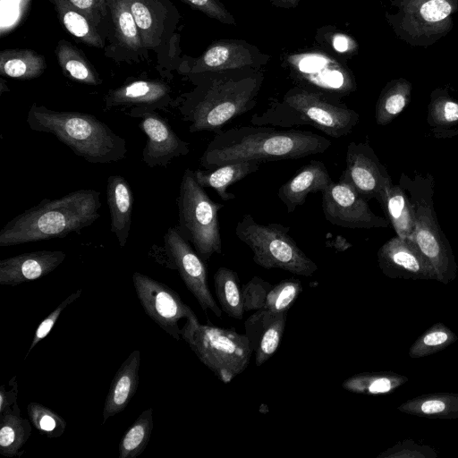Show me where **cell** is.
I'll return each instance as SVG.
<instances>
[{"mask_svg":"<svg viewBox=\"0 0 458 458\" xmlns=\"http://www.w3.org/2000/svg\"><path fill=\"white\" fill-rule=\"evenodd\" d=\"M194 88L174 102L191 133H215L253 109L264 81L262 70L241 69L187 75Z\"/></svg>","mask_w":458,"mask_h":458,"instance_id":"cell-1","label":"cell"},{"mask_svg":"<svg viewBox=\"0 0 458 458\" xmlns=\"http://www.w3.org/2000/svg\"><path fill=\"white\" fill-rule=\"evenodd\" d=\"M331 144L330 140L309 131L244 125L216 132L199 163L203 168L212 169L233 162L297 159L322 154Z\"/></svg>","mask_w":458,"mask_h":458,"instance_id":"cell-2","label":"cell"},{"mask_svg":"<svg viewBox=\"0 0 458 458\" xmlns=\"http://www.w3.org/2000/svg\"><path fill=\"white\" fill-rule=\"evenodd\" d=\"M100 192L80 189L58 199H44L7 222L0 230V246L10 247L80 233L100 216Z\"/></svg>","mask_w":458,"mask_h":458,"instance_id":"cell-3","label":"cell"},{"mask_svg":"<svg viewBox=\"0 0 458 458\" xmlns=\"http://www.w3.org/2000/svg\"><path fill=\"white\" fill-rule=\"evenodd\" d=\"M29 128L53 134L75 155L92 164L123 159L126 141L95 115L77 111H56L35 103L27 114Z\"/></svg>","mask_w":458,"mask_h":458,"instance_id":"cell-4","label":"cell"},{"mask_svg":"<svg viewBox=\"0 0 458 458\" xmlns=\"http://www.w3.org/2000/svg\"><path fill=\"white\" fill-rule=\"evenodd\" d=\"M359 120V114L340 98L296 85L281 99H272L263 113L253 114L250 123L284 128L309 125L330 137L341 138L350 134Z\"/></svg>","mask_w":458,"mask_h":458,"instance_id":"cell-5","label":"cell"},{"mask_svg":"<svg viewBox=\"0 0 458 458\" xmlns=\"http://www.w3.org/2000/svg\"><path fill=\"white\" fill-rule=\"evenodd\" d=\"M398 183L409 196L412 208L415 226L413 241L433 265L437 277L444 279L452 276L456 264L434 208V177L430 174H416L411 177L402 173Z\"/></svg>","mask_w":458,"mask_h":458,"instance_id":"cell-6","label":"cell"},{"mask_svg":"<svg viewBox=\"0 0 458 458\" xmlns=\"http://www.w3.org/2000/svg\"><path fill=\"white\" fill-rule=\"evenodd\" d=\"M289 232L290 227L282 224H259L250 214L244 215L235 226V235L250 249L253 261L259 267L311 276L318 265L298 246Z\"/></svg>","mask_w":458,"mask_h":458,"instance_id":"cell-7","label":"cell"},{"mask_svg":"<svg viewBox=\"0 0 458 458\" xmlns=\"http://www.w3.org/2000/svg\"><path fill=\"white\" fill-rule=\"evenodd\" d=\"M181 336L199 360L225 384L247 369L253 353L246 335L200 324L197 317L185 321Z\"/></svg>","mask_w":458,"mask_h":458,"instance_id":"cell-8","label":"cell"},{"mask_svg":"<svg viewBox=\"0 0 458 458\" xmlns=\"http://www.w3.org/2000/svg\"><path fill=\"white\" fill-rule=\"evenodd\" d=\"M199 184L194 171L182 174L177 197L178 225L175 226L205 261L222 253L218 214L224 204L215 202Z\"/></svg>","mask_w":458,"mask_h":458,"instance_id":"cell-9","label":"cell"},{"mask_svg":"<svg viewBox=\"0 0 458 458\" xmlns=\"http://www.w3.org/2000/svg\"><path fill=\"white\" fill-rule=\"evenodd\" d=\"M396 9L386 13L395 36L411 47H428L454 28L458 0H388Z\"/></svg>","mask_w":458,"mask_h":458,"instance_id":"cell-10","label":"cell"},{"mask_svg":"<svg viewBox=\"0 0 458 458\" xmlns=\"http://www.w3.org/2000/svg\"><path fill=\"white\" fill-rule=\"evenodd\" d=\"M282 65L297 86L341 98L357 89L355 76L344 61L321 47L282 55Z\"/></svg>","mask_w":458,"mask_h":458,"instance_id":"cell-11","label":"cell"},{"mask_svg":"<svg viewBox=\"0 0 458 458\" xmlns=\"http://www.w3.org/2000/svg\"><path fill=\"white\" fill-rule=\"evenodd\" d=\"M161 250L165 255V266L178 271L185 286L195 297L203 311L207 314L209 310L220 318L223 310L209 290L205 260L182 236L175 226L167 229Z\"/></svg>","mask_w":458,"mask_h":458,"instance_id":"cell-12","label":"cell"},{"mask_svg":"<svg viewBox=\"0 0 458 458\" xmlns=\"http://www.w3.org/2000/svg\"><path fill=\"white\" fill-rule=\"evenodd\" d=\"M132 282L136 295L148 318L170 336L179 341L182 319L196 318L194 311L168 285L140 272H134Z\"/></svg>","mask_w":458,"mask_h":458,"instance_id":"cell-13","label":"cell"},{"mask_svg":"<svg viewBox=\"0 0 458 458\" xmlns=\"http://www.w3.org/2000/svg\"><path fill=\"white\" fill-rule=\"evenodd\" d=\"M269 59L268 55L245 40L220 39L212 42L200 56L182 58L178 71L189 75L228 70H262Z\"/></svg>","mask_w":458,"mask_h":458,"instance_id":"cell-14","label":"cell"},{"mask_svg":"<svg viewBox=\"0 0 458 458\" xmlns=\"http://www.w3.org/2000/svg\"><path fill=\"white\" fill-rule=\"evenodd\" d=\"M321 193L324 216L334 225L350 229L389 226L386 218L377 216L368 200L344 182H332Z\"/></svg>","mask_w":458,"mask_h":458,"instance_id":"cell-15","label":"cell"},{"mask_svg":"<svg viewBox=\"0 0 458 458\" xmlns=\"http://www.w3.org/2000/svg\"><path fill=\"white\" fill-rule=\"evenodd\" d=\"M340 181L351 185L367 200L377 199L392 181L386 167L366 142L352 141L345 155V168Z\"/></svg>","mask_w":458,"mask_h":458,"instance_id":"cell-16","label":"cell"},{"mask_svg":"<svg viewBox=\"0 0 458 458\" xmlns=\"http://www.w3.org/2000/svg\"><path fill=\"white\" fill-rule=\"evenodd\" d=\"M140 118L139 127L147 137L142 161L148 167L166 166L174 158L190 153V144L157 111H148Z\"/></svg>","mask_w":458,"mask_h":458,"instance_id":"cell-17","label":"cell"},{"mask_svg":"<svg viewBox=\"0 0 458 458\" xmlns=\"http://www.w3.org/2000/svg\"><path fill=\"white\" fill-rule=\"evenodd\" d=\"M171 88L159 80H138L108 91L105 108L131 107L129 115L140 118L148 111L165 109L174 104Z\"/></svg>","mask_w":458,"mask_h":458,"instance_id":"cell-18","label":"cell"},{"mask_svg":"<svg viewBox=\"0 0 458 458\" xmlns=\"http://www.w3.org/2000/svg\"><path fill=\"white\" fill-rule=\"evenodd\" d=\"M138 26L144 50H155L171 38L179 15L168 0H125Z\"/></svg>","mask_w":458,"mask_h":458,"instance_id":"cell-19","label":"cell"},{"mask_svg":"<svg viewBox=\"0 0 458 458\" xmlns=\"http://www.w3.org/2000/svg\"><path fill=\"white\" fill-rule=\"evenodd\" d=\"M378 264L388 276L428 277L437 276L431 262L412 239L395 235L386 242L377 251Z\"/></svg>","mask_w":458,"mask_h":458,"instance_id":"cell-20","label":"cell"},{"mask_svg":"<svg viewBox=\"0 0 458 458\" xmlns=\"http://www.w3.org/2000/svg\"><path fill=\"white\" fill-rule=\"evenodd\" d=\"M62 250H38L0 260V284L16 286L39 279L59 267L65 259Z\"/></svg>","mask_w":458,"mask_h":458,"instance_id":"cell-21","label":"cell"},{"mask_svg":"<svg viewBox=\"0 0 458 458\" xmlns=\"http://www.w3.org/2000/svg\"><path fill=\"white\" fill-rule=\"evenodd\" d=\"M287 312L256 310L244 322L245 335L255 356V364L261 366L277 351L286 324Z\"/></svg>","mask_w":458,"mask_h":458,"instance_id":"cell-22","label":"cell"},{"mask_svg":"<svg viewBox=\"0 0 458 458\" xmlns=\"http://www.w3.org/2000/svg\"><path fill=\"white\" fill-rule=\"evenodd\" d=\"M327 166L321 161L311 160L301 166L294 175L280 186L277 196L288 213L305 203L310 193L327 189L332 182Z\"/></svg>","mask_w":458,"mask_h":458,"instance_id":"cell-23","label":"cell"},{"mask_svg":"<svg viewBox=\"0 0 458 458\" xmlns=\"http://www.w3.org/2000/svg\"><path fill=\"white\" fill-rule=\"evenodd\" d=\"M140 352L134 350L116 371L107 392L102 413V423L122 412L137 392Z\"/></svg>","mask_w":458,"mask_h":458,"instance_id":"cell-24","label":"cell"},{"mask_svg":"<svg viewBox=\"0 0 458 458\" xmlns=\"http://www.w3.org/2000/svg\"><path fill=\"white\" fill-rule=\"evenodd\" d=\"M106 200L111 217V232L120 247L128 241L131 225L133 196L128 181L120 174L110 175L106 184Z\"/></svg>","mask_w":458,"mask_h":458,"instance_id":"cell-25","label":"cell"},{"mask_svg":"<svg viewBox=\"0 0 458 458\" xmlns=\"http://www.w3.org/2000/svg\"><path fill=\"white\" fill-rule=\"evenodd\" d=\"M377 200L396 235L413 240L415 226L412 208L409 196L399 183L391 182L387 184Z\"/></svg>","mask_w":458,"mask_h":458,"instance_id":"cell-26","label":"cell"},{"mask_svg":"<svg viewBox=\"0 0 458 458\" xmlns=\"http://www.w3.org/2000/svg\"><path fill=\"white\" fill-rule=\"evenodd\" d=\"M427 123L437 139L458 135V98L446 88H437L429 95Z\"/></svg>","mask_w":458,"mask_h":458,"instance_id":"cell-27","label":"cell"},{"mask_svg":"<svg viewBox=\"0 0 458 458\" xmlns=\"http://www.w3.org/2000/svg\"><path fill=\"white\" fill-rule=\"evenodd\" d=\"M259 165L257 161L233 162L212 169H197L194 176L199 185L213 189L221 199L227 201L235 198L233 193L227 191V188L258 171Z\"/></svg>","mask_w":458,"mask_h":458,"instance_id":"cell-28","label":"cell"},{"mask_svg":"<svg viewBox=\"0 0 458 458\" xmlns=\"http://www.w3.org/2000/svg\"><path fill=\"white\" fill-rule=\"evenodd\" d=\"M30 420L21 415L18 403L0 414V454L8 458L20 457L31 435Z\"/></svg>","mask_w":458,"mask_h":458,"instance_id":"cell-29","label":"cell"},{"mask_svg":"<svg viewBox=\"0 0 458 458\" xmlns=\"http://www.w3.org/2000/svg\"><path fill=\"white\" fill-rule=\"evenodd\" d=\"M64 27L84 44L102 48L104 35L99 28L70 0H50Z\"/></svg>","mask_w":458,"mask_h":458,"instance_id":"cell-30","label":"cell"},{"mask_svg":"<svg viewBox=\"0 0 458 458\" xmlns=\"http://www.w3.org/2000/svg\"><path fill=\"white\" fill-rule=\"evenodd\" d=\"M412 85L404 78L393 79L382 89L375 107L377 125L392 123L409 105Z\"/></svg>","mask_w":458,"mask_h":458,"instance_id":"cell-31","label":"cell"},{"mask_svg":"<svg viewBox=\"0 0 458 458\" xmlns=\"http://www.w3.org/2000/svg\"><path fill=\"white\" fill-rule=\"evenodd\" d=\"M47 68L45 56L32 49H5L0 53V73L18 80L39 77Z\"/></svg>","mask_w":458,"mask_h":458,"instance_id":"cell-32","label":"cell"},{"mask_svg":"<svg viewBox=\"0 0 458 458\" xmlns=\"http://www.w3.org/2000/svg\"><path fill=\"white\" fill-rule=\"evenodd\" d=\"M58 64L65 76L75 81L97 86L102 81L80 49L67 40H60L55 48Z\"/></svg>","mask_w":458,"mask_h":458,"instance_id":"cell-33","label":"cell"},{"mask_svg":"<svg viewBox=\"0 0 458 458\" xmlns=\"http://www.w3.org/2000/svg\"><path fill=\"white\" fill-rule=\"evenodd\" d=\"M214 286L221 310L231 318L242 319L245 310L236 272L228 267H219L214 275Z\"/></svg>","mask_w":458,"mask_h":458,"instance_id":"cell-34","label":"cell"},{"mask_svg":"<svg viewBox=\"0 0 458 458\" xmlns=\"http://www.w3.org/2000/svg\"><path fill=\"white\" fill-rule=\"evenodd\" d=\"M114 33L124 49L135 54L144 50L140 31L125 0H106Z\"/></svg>","mask_w":458,"mask_h":458,"instance_id":"cell-35","label":"cell"},{"mask_svg":"<svg viewBox=\"0 0 458 458\" xmlns=\"http://www.w3.org/2000/svg\"><path fill=\"white\" fill-rule=\"evenodd\" d=\"M153 410H144L122 437L119 458H136L146 449L153 430Z\"/></svg>","mask_w":458,"mask_h":458,"instance_id":"cell-36","label":"cell"},{"mask_svg":"<svg viewBox=\"0 0 458 458\" xmlns=\"http://www.w3.org/2000/svg\"><path fill=\"white\" fill-rule=\"evenodd\" d=\"M27 412L35 428L48 438L60 437L66 429V421L45 405L31 402L27 405Z\"/></svg>","mask_w":458,"mask_h":458,"instance_id":"cell-37","label":"cell"},{"mask_svg":"<svg viewBox=\"0 0 458 458\" xmlns=\"http://www.w3.org/2000/svg\"><path fill=\"white\" fill-rule=\"evenodd\" d=\"M301 292L302 285L300 280H282L273 285L268 292L263 310L276 313L287 312Z\"/></svg>","mask_w":458,"mask_h":458,"instance_id":"cell-38","label":"cell"},{"mask_svg":"<svg viewBox=\"0 0 458 458\" xmlns=\"http://www.w3.org/2000/svg\"><path fill=\"white\" fill-rule=\"evenodd\" d=\"M342 387L349 392L377 394L389 392L393 387L391 378L375 374H358L345 379Z\"/></svg>","mask_w":458,"mask_h":458,"instance_id":"cell-39","label":"cell"},{"mask_svg":"<svg viewBox=\"0 0 458 458\" xmlns=\"http://www.w3.org/2000/svg\"><path fill=\"white\" fill-rule=\"evenodd\" d=\"M272 284L259 276L252 277L242 287L245 311L263 310Z\"/></svg>","mask_w":458,"mask_h":458,"instance_id":"cell-40","label":"cell"},{"mask_svg":"<svg viewBox=\"0 0 458 458\" xmlns=\"http://www.w3.org/2000/svg\"><path fill=\"white\" fill-rule=\"evenodd\" d=\"M81 293L82 290L79 289L73 293H71L52 312H50L45 318H43L40 321V323L36 328L31 344H30L25 358H27L28 354L40 341H42L44 338L47 336V335L51 332L54 326L57 322L62 312L65 310L67 306H69L74 301H76L81 295Z\"/></svg>","mask_w":458,"mask_h":458,"instance_id":"cell-41","label":"cell"},{"mask_svg":"<svg viewBox=\"0 0 458 458\" xmlns=\"http://www.w3.org/2000/svg\"><path fill=\"white\" fill-rule=\"evenodd\" d=\"M191 8L224 24L235 25L233 15L219 0H182Z\"/></svg>","mask_w":458,"mask_h":458,"instance_id":"cell-42","label":"cell"},{"mask_svg":"<svg viewBox=\"0 0 458 458\" xmlns=\"http://www.w3.org/2000/svg\"><path fill=\"white\" fill-rule=\"evenodd\" d=\"M81 10L99 29L109 12L106 0H70Z\"/></svg>","mask_w":458,"mask_h":458,"instance_id":"cell-43","label":"cell"},{"mask_svg":"<svg viewBox=\"0 0 458 458\" xmlns=\"http://www.w3.org/2000/svg\"><path fill=\"white\" fill-rule=\"evenodd\" d=\"M324 36H327V38L329 40L330 46L338 52H342L344 54H351L353 55L358 50V45L356 41L346 34L334 32L330 30L329 34L326 32L324 29Z\"/></svg>","mask_w":458,"mask_h":458,"instance_id":"cell-44","label":"cell"},{"mask_svg":"<svg viewBox=\"0 0 458 458\" xmlns=\"http://www.w3.org/2000/svg\"><path fill=\"white\" fill-rule=\"evenodd\" d=\"M9 387L5 385L0 386V414L12 408L17 403L18 384L16 376L8 382Z\"/></svg>","mask_w":458,"mask_h":458,"instance_id":"cell-45","label":"cell"},{"mask_svg":"<svg viewBox=\"0 0 458 458\" xmlns=\"http://www.w3.org/2000/svg\"><path fill=\"white\" fill-rule=\"evenodd\" d=\"M447 338L446 333L443 331H433L425 335L423 344L428 346H436L446 342Z\"/></svg>","mask_w":458,"mask_h":458,"instance_id":"cell-46","label":"cell"},{"mask_svg":"<svg viewBox=\"0 0 458 458\" xmlns=\"http://www.w3.org/2000/svg\"><path fill=\"white\" fill-rule=\"evenodd\" d=\"M445 408V403L440 400H428L424 402L420 406L421 411L425 414L439 413L443 411Z\"/></svg>","mask_w":458,"mask_h":458,"instance_id":"cell-47","label":"cell"},{"mask_svg":"<svg viewBox=\"0 0 458 458\" xmlns=\"http://www.w3.org/2000/svg\"><path fill=\"white\" fill-rule=\"evenodd\" d=\"M272 5L283 9H294L298 7L301 0H267Z\"/></svg>","mask_w":458,"mask_h":458,"instance_id":"cell-48","label":"cell"}]
</instances>
